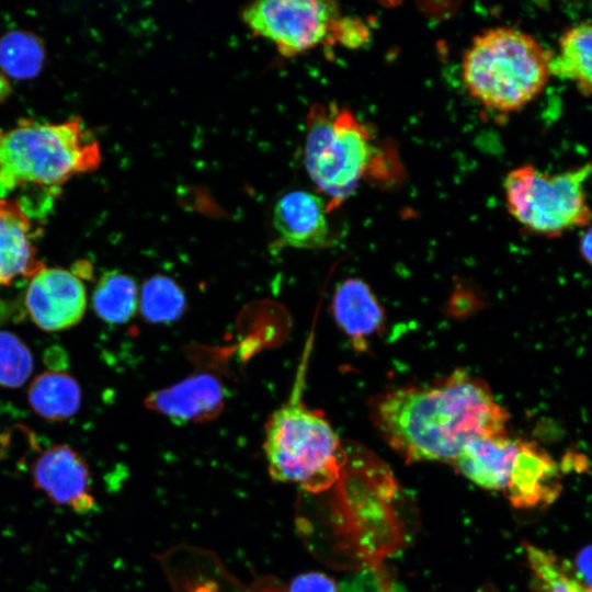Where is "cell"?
Returning a JSON list of instances; mask_svg holds the SVG:
<instances>
[{
    "label": "cell",
    "instance_id": "484cf974",
    "mask_svg": "<svg viewBox=\"0 0 592 592\" xmlns=\"http://www.w3.org/2000/svg\"><path fill=\"white\" fill-rule=\"evenodd\" d=\"M574 572L585 585L592 589V545H588L577 555Z\"/></svg>",
    "mask_w": 592,
    "mask_h": 592
},
{
    "label": "cell",
    "instance_id": "9c48e42d",
    "mask_svg": "<svg viewBox=\"0 0 592 592\" xmlns=\"http://www.w3.org/2000/svg\"><path fill=\"white\" fill-rule=\"evenodd\" d=\"M31 477L33 487L55 505H67L80 513L94 505L89 466L68 445L45 449L33 463Z\"/></svg>",
    "mask_w": 592,
    "mask_h": 592
},
{
    "label": "cell",
    "instance_id": "cb8c5ba5",
    "mask_svg": "<svg viewBox=\"0 0 592 592\" xmlns=\"http://www.w3.org/2000/svg\"><path fill=\"white\" fill-rule=\"evenodd\" d=\"M368 38V30L358 19L338 16L334 21L329 41L354 47L364 44Z\"/></svg>",
    "mask_w": 592,
    "mask_h": 592
},
{
    "label": "cell",
    "instance_id": "44dd1931",
    "mask_svg": "<svg viewBox=\"0 0 592 592\" xmlns=\"http://www.w3.org/2000/svg\"><path fill=\"white\" fill-rule=\"evenodd\" d=\"M528 566L544 592H592L560 559L530 543L524 544Z\"/></svg>",
    "mask_w": 592,
    "mask_h": 592
},
{
    "label": "cell",
    "instance_id": "30bf717a",
    "mask_svg": "<svg viewBox=\"0 0 592 592\" xmlns=\"http://www.w3.org/2000/svg\"><path fill=\"white\" fill-rule=\"evenodd\" d=\"M560 492V471L554 458L536 443L520 440L503 491L510 503L519 509L545 506Z\"/></svg>",
    "mask_w": 592,
    "mask_h": 592
},
{
    "label": "cell",
    "instance_id": "4fadbf2b",
    "mask_svg": "<svg viewBox=\"0 0 592 592\" xmlns=\"http://www.w3.org/2000/svg\"><path fill=\"white\" fill-rule=\"evenodd\" d=\"M333 317L353 348L367 350V342L383 327L385 312L369 286L358 278L341 282L332 300Z\"/></svg>",
    "mask_w": 592,
    "mask_h": 592
},
{
    "label": "cell",
    "instance_id": "9a60e30c",
    "mask_svg": "<svg viewBox=\"0 0 592 592\" xmlns=\"http://www.w3.org/2000/svg\"><path fill=\"white\" fill-rule=\"evenodd\" d=\"M223 388L209 375H196L151 395L147 403L177 423L203 421L216 415L223 406Z\"/></svg>",
    "mask_w": 592,
    "mask_h": 592
},
{
    "label": "cell",
    "instance_id": "7c38bea8",
    "mask_svg": "<svg viewBox=\"0 0 592 592\" xmlns=\"http://www.w3.org/2000/svg\"><path fill=\"white\" fill-rule=\"evenodd\" d=\"M506 433L471 440L453 465L479 487L503 492L519 447Z\"/></svg>",
    "mask_w": 592,
    "mask_h": 592
},
{
    "label": "cell",
    "instance_id": "5bb4252c",
    "mask_svg": "<svg viewBox=\"0 0 592 592\" xmlns=\"http://www.w3.org/2000/svg\"><path fill=\"white\" fill-rule=\"evenodd\" d=\"M32 224L20 201L0 197V286L35 274L43 265L32 242Z\"/></svg>",
    "mask_w": 592,
    "mask_h": 592
},
{
    "label": "cell",
    "instance_id": "2e32d148",
    "mask_svg": "<svg viewBox=\"0 0 592 592\" xmlns=\"http://www.w3.org/2000/svg\"><path fill=\"white\" fill-rule=\"evenodd\" d=\"M27 398L33 410L45 420L65 421L79 410L81 389L70 375L49 371L33 379Z\"/></svg>",
    "mask_w": 592,
    "mask_h": 592
},
{
    "label": "cell",
    "instance_id": "e0dca14e",
    "mask_svg": "<svg viewBox=\"0 0 592 592\" xmlns=\"http://www.w3.org/2000/svg\"><path fill=\"white\" fill-rule=\"evenodd\" d=\"M558 46L550 65L551 75L570 80L584 94H592V23L566 30Z\"/></svg>",
    "mask_w": 592,
    "mask_h": 592
},
{
    "label": "cell",
    "instance_id": "3957f363",
    "mask_svg": "<svg viewBox=\"0 0 592 592\" xmlns=\"http://www.w3.org/2000/svg\"><path fill=\"white\" fill-rule=\"evenodd\" d=\"M553 57L534 36L498 26L473 38L463 57L462 76L469 94L482 105L515 112L543 91Z\"/></svg>",
    "mask_w": 592,
    "mask_h": 592
},
{
    "label": "cell",
    "instance_id": "d4e9b609",
    "mask_svg": "<svg viewBox=\"0 0 592 592\" xmlns=\"http://www.w3.org/2000/svg\"><path fill=\"white\" fill-rule=\"evenodd\" d=\"M289 592H338V587L327 574L310 571L294 578Z\"/></svg>",
    "mask_w": 592,
    "mask_h": 592
},
{
    "label": "cell",
    "instance_id": "f1b7e54d",
    "mask_svg": "<svg viewBox=\"0 0 592 592\" xmlns=\"http://www.w3.org/2000/svg\"><path fill=\"white\" fill-rule=\"evenodd\" d=\"M10 315L8 304L0 297V323L4 322Z\"/></svg>",
    "mask_w": 592,
    "mask_h": 592
},
{
    "label": "cell",
    "instance_id": "6da1fadb",
    "mask_svg": "<svg viewBox=\"0 0 592 592\" xmlns=\"http://www.w3.org/2000/svg\"><path fill=\"white\" fill-rule=\"evenodd\" d=\"M373 421L386 441L407 463H452L474 439L502 434L508 411L489 387L463 369L437 384L402 387L378 396Z\"/></svg>",
    "mask_w": 592,
    "mask_h": 592
},
{
    "label": "cell",
    "instance_id": "ba28073f",
    "mask_svg": "<svg viewBox=\"0 0 592 592\" xmlns=\"http://www.w3.org/2000/svg\"><path fill=\"white\" fill-rule=\"evenodd\" d=\"M25 306L31 319L42 330H65L77 325L84 315L86 287L67 270L43 266L27 286Z\"/></svg>",
    "mask_w": 592,
    "mask_h": 592
},
{
    "label": "cell",
    "instance_id": "7402d4cb",
    "mask_svg": "<svg viewBox=\"0 0 592 592\" xmlns=\"http://www.w3.org/2000/svg\"><path fill=\"white\" fill-rule=\"evenodd\" d=\"M33 371V357L25 343L9 331H0V386H22Z\"/></svg>",
    "mask_w": 592,
    "mask_h": 592
},
{
    "label": "cell",
    "instance_id": "8fae6325",
    "mask_svg": "<svg viewBox=\"0 0 592 592\" xmlns=\"http://www.w3.org/2000/svg\"><path fill=\"white\" fill-rule=\"evenodd\" d=\"M327 202L317 194L294 190L282 195L273 210L281 243L297 249H322L330 243Z\"/></svg>",
    "mask_w": 592,
    "mask_h": 592
},
{
    "label": "cell",
    "instance_id": "5b68a950",
    "mask_svg": "<svg viewBox=\"0 0 592 592\" xmlns=\"http://www.w3.org/2000/svg\"><path fill=\"white\" fill-rule=\"evenodd\" d=\"M304 151L307 172L331 212L353 194L368 169L373 137L349 109L316 103L307 113Z\"/></svg>",
    "mask_w": 592,
    "mask_h": 592
},
{
    "label": "cell",
    "instance_id": "83f0119b",
    "mask_svg": "<svg viewBox=\"0 0 592 592\" xmlns=\"http://www.w3.org/2000/svg\"><path fill=\"white\" fill-rule=\"evenodd\" d=\"M11 86L7 78L0 72V102H3L11 94Z\"/></svg>",
    "mask_w": 592,
    "mask_h": 592
},
{
    "label": "cell",
    "instance_id": "4316f807",
    "mask_svg": "<svg viewBox=\"0 0 592 592\" xmlns=\"http://www.w3.org/2000/svg\"><path fill=\"white\" fill-rule=\"evenodd\" d=\"M579 249L582 258L592 266V226L582 234Z\"/></svg>",
    "mask_w": 592,
    "mask_h": 592
},
{
    "label": "cell",
    "instance_id": "603a6c76",
    "mask_svg": "<svg viewBox=\"0 0 592 592\" xmlns=\"http://www.w3.org/2000/svg\"><path fill=\"white\" fill-rule=\"evenodd\" d=\"M338 592H402L401 588L378 567L364 569L346 578Z\"/></svg>",
    "mask_w": 592,
    "mask_h": 592
},
{
    "label": "cell",
    "instance_id": "ac0fdd59",
    "mask_svg": "<svg viewBox=\"0 0 592 592\" xmlns=\"http://www.w3.org/2000/svg\"><path fill=\"white\" fill-rule=\"evenodd\" d=\"M95 314L105 322L122 325L129 321L139 306V292L129 275L109 271L101 275L92 294Z\"/></svg>",
    "mask_w": 592,
    "mask_h": 592
},
{
    "label": "cell",
    "instance_id": "277c9868",
    "mask_svg": "<svg viewBox=\"0 0 592 592\" xmlns=\"http://www.w3.org/2000/svg\"><path fill=\"white\" fill-rule=\"evenodd\" d=\"M98 140L80 117L57 124L24 119L0 128V197L26 186L56 189L101 163Z\"/></svg>",
    "mask_w": 592,
    "mask_h": 592
},
{
    "label": "cell",
    "instance_id": "7a4b0ae2",
    "mask_svg": "<svg viewBox=\"0 0 592 592\" xmlns=\"http://www.w3.org/2000/svg\"><path fill=\"white\" fill-rule=\"evenodd\" d=\"M309 345L288 400L265 423L263 448L274 481L296 483L317 493L341 477L349 456L325 415L303 401Z\"/></svg>",
    "mask_w": 592,
    "mask_h": 592
},
{
    "label": "cell",
    "instance_id": "ffe728a7",
    "mask_svg": "<svg viewBox=\"0 0 592 592\" xmlns=\"http://www.w3.org/2000/svg\"><path fill=\"white\" fill-rule=\"evenodd\" d=\"M139 307L144 318L150 322H172L183 314L185 296L173 280L157 275L144 283Z\"/></svg>",
    "mask_w": 592,
    "mask_h": 592
},
{
    "label": "cell",
    "instance_id": "d6986e66",
    "mask_svg": "<svg viewBox=\"0 0 592 592\" xmlns=\"http://www.w3.org/2000/svg\"><path fill=\"white\" fill-rule=\"evenodd\" d=\"M45 46L34 33L13 30L0 37V72L7 78H35L45 61Z\"/></svg>",
    "mask_w": 592,
    "mask_h": 592
},
{
    "label": "cell",
    "instance_id": "8992f818",
    "mask_svg": "<svg viewBox=\"0 0 592 592\" xmlns=\"http://www.w3.org/2000/svg\"><path fill=\"white\" fill-rule=\"evenodd\" d=\"M591 174L590 162L558 173L517 167L504 180L508 210L526 229L547 237L585 227L592 219L584 189Z\"/></svg>",
    "mask_w": 592,
    "mask_h": 592
},
{
    "label": "cell",
    "instance_id": "52a82bcc",
    "mask_svg": "<svg viewBox=\"0 0 592 592\" xmlns=\"http://www.w3.org/2000/svg\"><path fill=\"white\" fill-rule=\"evenodd\" d=\"M338 16L339 7L333 1L262 0L240 10V18L248 29L272 42L285 57L329 41Z\"/></svg>",
    "mask_w": 592,
    "mask_h": 592
}]
</instances>
